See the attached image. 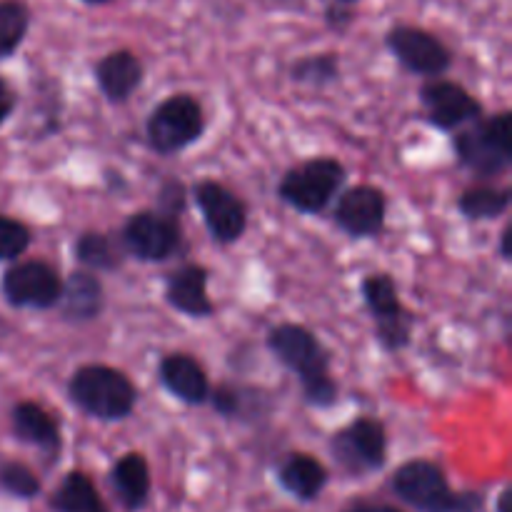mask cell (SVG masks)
<instances>
[{
	"mask_svg": "<svg viewBox=\"0 0 512 512\" xmlns=\"http://www.w3.org/2000/svg\"><path fill=\"white\" fill-rule=\"evenodd\" d=\"M208 400L225 418H240V415L250 413V410L255 413V405L268 403L265 393L250 388H238V385H218V388H210Z\"/></svg>",
	"mask_w": 512,
	"mask_h": 512,
	"instance_id": "obj_26",
	"label": "cell"
},
{
	"mask_svg": "<svg viewBox=\"0 0 512 512\" xmlns=\"http://www.w3.org/2000/svg\"><path fill=\"white\" fill-rule=\"evenodd\" d=\"M512 193L510 188H495V185H478L468 188L458 200L460 213L468 220H495L508 213Z\"/></svg>",
	"mask_w": 512,
	"mask_h": 512,
	"instance_id": "obj_23",
	"label": "cell"
},
{
	"mask_svg": "<svg viewBox=\"0 0 512 512\" xmlns=\"http://www.w3.org/2000/svg\"><path fill=\"white\" fill-rule=\"evenodd\" d=\"M50 508L55 512H108L93 480L78 470L65 475L60 488L50 498Z\"/></svg>",
	"mask_w": 512,
	"mask_h": 512,
	"instance_id": "obj_22",
	"label": "cell"
},
{
	"mask_svg": "<svg viewBox=\"0 0 512 512\" xmlns=\"http://www.w3.org/2000/svg\"><path fill=\"white\" fill-rule=\"evenodd\" d=\"M68 398L90 418L113 423L133 413L138 390L123 370L110 365H83L70 375Z\"/></svg>",
	"mask_w": 512,
	"mask_h": 512,
	"instance_id": "obj_2",
	"label": "cell"
},
{
	"mask_svg": "<svg viewBox=\"0 0 512 512\" xmlns=\"http://www.w3.org/2000/svg\"><path fill=\"white\" fill-rule=\"evenodd\" d=\"M385 45L405 70L438 78L453 65V53L438 35L415 25H395L385 35Z\"/></svg>",
	"mask_w": 512,
	"mask_h": 512,
	"instance_id": "obj_10",
	"label": "cell"
},
{
	"mask_svg": "<svg viewBox=\"0 0 512 512\" xmlns=\"http://www.w3.org/2000/svg\"><path fill=\"white\" fill-rule=\"evenodd\" d=\"M0 485L8 493H13L15 498H35L40 493L38 475L25 468L23 463H15V460L0 465Z\"/></svg>",
	"mask_w": 512,
	"mask_h": 512,
	"instance_id": "obj_28",
	"label": "cell"
},
{
	"mask_svg": "<svg viewBox=\"0 0 512 512\" xmlns=\"http://www.w3.org/2000/svg\"><path fill=\"white\" fill-rule=\"evenodd\" d=\"M15 108V93L13 88H10L8 83H5L3 78H0V125L5 123V120L10 118V113H13Z\"/></svg>",
	"mask_w": 512,
	"mask_h": 512,
	"instance_id": "obj_31",
	"label": "cell"
},
{
	"mask_svg": "<svg viewBox=\"0 0 512 512\" xmlns=\"http://www.w3.org/2000/svg\"><path fill=\"white\" fill-rule=\"evenodd\" d=\"M160 380L170 395L188 405L208 403L210 383L198 360L188 353H170L160 360Z\"/></svg>",
	"mask_w": 512,
	"mask_h": 512,
	"instance_id": "obj_16",
	"label": "cell"
},
{
	"mask_svg": "<svg viewBox=\"0 0 512 512\" xmlns=\"http://www.w3.org/2000/svg\"><path fill=\"white\" fill-rule=\"evenodd\" d=\"M205 130V115L190 93H175L153 108L145 123V135L155 153L175 155L200 140Z\"/></svg>",
	"mask_w": 512,
	"mask_h": 512,
	"instance_id": "obj_5",
	"label": "cell"
},
{
	"mask_svg": "<svg viewBox=\"0 0 512 512\" xmlns=\"http://www.w3.org/2000/svg\"><path fill=\"white\" fill-rule=\"evenodd\" d=\"M30 245V230L13 218L0 215V260H15Z\"/></svg>",
	"mask_w": 512,
	"mask_h": 512,
	"instance_id": "obj_29",
	"label": "cell"
},
{
	"mask_svg": "<svg viewBox=\"0 0 512 512\" xmlns=\"http://www.w3.org/2000/svg\"><path fill=\"white\" fill-rule=\"evenodd\" d=\"M268 348L285 368L298 375L305 403L313 408L338 403V383L330 375V353L313 330L298 323L275 325L268 333Z\"/></svg>",
	"mask_w": 512,
	"mask_h": 512,
	"instance_id": "obj_1",
	"label": "cell"
},
{
	"mask_svg": "<svg viewBox=\"0 0 512 512\" xmlns=\"http://www.w3.org/2000/svg\"><path fill=\"white\" fill-rule=\"evenodd\" d=\"M388 200L375 185H355L345 190L333 210L335 225L350 238H378L385 228Z\"/></svg>",
	"mask_w": 512,
	"mask_h": 512,
	"instance_id": "obj_13",
	"label": "cell"
},
{
	"mask_svg": "<svg viewBox=\"0 0 512 512\" xmlns=\"http://www.w3.org/2000/svg\"><path fill=\"white\" fill-rule=\"evenodd\" d=\"M88 5H105V3H113V0H83Z\"/></svg>",
	"mask_w": 512,
	"mask_h": 512,
	"instance_id": "obj_35",
	"label": "cell"
},
{
	"mask_svg": "<svg viewBox=\"0 0 512 512\" xmlns=\"http://www.w3.org/2000/svg\"><path fill=\"white\" fill-rule=\"evenodd\" d=\"M360 290H363V300L375 323V335H378L380 345L390 353L408 348L415 318L400 303L395 280L388 273H370L365 275Z\"/></svg>",
	"mask_w": 512,
	"mask_h": 512,
	"instance_id": "obj_7",
	"label": "cell"
},
{
	"mask_svg": "<svg viewBox=\"0 0 512 512\" xmlns=\"http://www.w3.org/2000/svg\"><path fill=\"white\" fill-rule=\"evenodd\" d=\"M195 203L203 213L205 228L218 243H235L248 228V210L245 203L215 180H200L193 188Z\"/></svg>",
	"mask_w": 512,
	"mask_h": 512,
	"instance_id": "obj_12",
	"label": "cell"
},
{
	"mask_svg": "<svg viewBox=\"0 0 512 512\" xmlns=\"http://www.w3.org/2000/svg\"><path fill=\"white\" fill-rule=\"evenodd\" d=\"M10 420H13V433L18 440L35 445V448L43 450L45 455H53V458L60 453L63 438H60L58 418L48 413L43 405L30 403V400L18 403L10 413Z\"/></svg>",
	"mask_w": 512,
	"mask_h": 512,
	"instance_id": "obj_18",
	"label": "cell"
},
{
	"mask_svg": "<svg viewBox=\"0 0 512 512\" xmlns=\"http://www.w3.org/2000/svg\"><path fill=\"white\" fill-rule=\"evenodd\" d=\"M330 453L343 465L348 473L363 475L370 470H380L388 455V435L380 420L358 418L333 435L330 440Z\"/></svg>",
	"mask_w": 512,
	"mask_h": 512,
	"instance_id": "obj_8",
	"label": "cell"
},
{
	"mask_svg": "<svg viewBox=\"0 0 512 512\" xmlns=\"http://www.w3.org/2000/svg\"><path fill=\"white\" fill-rule=\"evenodd\" d=\"M5 300L15 308L50 310L63 293V278L43 260H25L8 268L3 278Z\"/></svg>",
	"mask_w": 512,
	"mask_h": 512,
	"instance_id": "obj_11",
	"label": "cell"
},
{
	"mask_svg": "<svg viewBox=\"0 0 512 512\" xmlns=\"http://www.w3.org/2000/svg\"><path fill=\"white\" fill-rule=\"evenodd\" d=\"M340 3H355V0H340Z\"/></svg>",
	"mask_w": 512,
	"mask_h": 512,
	"instance_id": "obj_36",
	"label": "cell"
},
{
	"mask_svg": "<svg viewBox=\"0 0 512 512\" xmlns=\"http://www.w3.org/2000/svg\"><path fill=\"white\" fill-rule=\"evenodd\" d=\"M110 483L115 485V493L123 500L128 510H138L148 503L150 495V470L140 453H128L113 465Z\"/></svg>",
	"mask_w": 512,
	"mask_h": 512,
	"instance_id": "obj_21",
	"label": "cell"
},
{
	"mask_svg": "<svg viewBox=\"0 0 512 512\" xmlns=\"http://www.w3.org/2000/svg\"><path fill=\"white\" fill-rule=\"evenodd\" d=\"M30 28V10L20 0H0V60L13 55Z\"/></svg>",
	"mask_w": 512,
	"mask_h": 512,
	"instance_id": "obj_25",
	"label": "cell"
},
{
	"mask_svg": "<svg viewBox=\"0 0 512 512\" xmlns=\"http://www.w3.org/2000/svg\"><path fill=\"white\" fill-rule=\"evenodd\" d=\"M510 113L483 118L480 115L473 123L463 125L455 135V153L460 165L475 175V178H498L508 173L512 165V138H510Z\"/></svg>",
	"mask_w": 512,
	"mask_h": 512,
	"instance_id": "obj_3",
	"label": "cell"
},
{
	"mask_svg": "<svg viewBox=\"0 0 512 512\" xmlns=\"http://www.w3.org/2000/svg\"><path fill=\"white\" fill-rule=\"evenodd\" d=\"M393 490L400 500L420 512H480L483 498L478 493L450 490L443 470L430 460H410L393 475Z\"/></svg>",
	"mask_w": 512,
	"mask_h": 512,
	"instance_id": "obj_4",
	"label": "cell"
},
{
	"mask_svg": "<svg viewBox=\"0 0 512 512\" xmlns=\"http://www.w3.org/2000/svg\"><path fill=\"white\" fill-rule=\"evenodd\" d=\"M183 243L178 218L160 213V210H143L130 215L123 228V245L133 258L143 263H163L173 258Z\"/></svg>",
	"mask_w": 512,
	"mask_h": 512,
	"instance_id": "obj_9",
	"label": "cell"
},
{
	"mask_svg": "<svg viewBox=\"0 0 512 512\" xmlns=\"http://www.w3.org/2000/svg\"><path fill=\"white\" fill-rule=\"evenodd\" d=\"M420 103L425 108V118L440 130H460L483 115V105L468 90L453 80H430L420 90Z\"/></svg>",
	"mask_w": 512,
	"mask_h": 512,
	"instance_id": "obj_14",
	"label": "cell"
},
{
	"mask_svg": "<svg viewBox=\"0 0 512 512\" xmlns=\"http://www.w3.org/2000/svg\"><path fill=\"white\" fill-rule=\"evenodd\" d=\"M103 300V283L98 275L93 270H75L63 283L58 305L68 323H88L100 315Z\"/></svg>",
	"mask_w": 512,
	"mask_h": 512,
	"instance_id": "obj_19",
	"label": "cell"
},
{
	"mask_svg": "<svg viewBox=\"0 0 512 512\" xmlns=\"http://www.w3.org/2000/svg\"><path fill=\"white\" fill-rule=\"evenodd\" d=\"M290 78L295 83L310 85V88H325L333 85L340 78V60L335 53H318L305 55V58L295 60L290 68Z\"/></svg>",
	"mask_w": 512,
	"mask_h": 512,
	"instance_id": "obj_24",
	"label": "cell"
},
{
	"mask_svg": "<svg viewBox=\"0 0 512 512\" xmlns=\"http://www.w3.org/2000/svg\"><path fill=\"white\" fill-rule=\"evenodd\" d=\"M348 512H400L395 508H388V505H355Z\"/></svg>",
	"mask_w": 512,
	"mask_h": 512,
	"instance_id": "obj_33",
	"label": "cell"
},
{
	"mask_svg": "<svg viewBox=\"0 0 512 512\" xmlns=\"http://www.w3.org/2000/svg\"><path fill=\"white\" fill-rule=\"evenodd\" d=\"M345 168L335 158H313L295 165L280 180V200L298 213H323L338 195Z\"/></svg>",
	"mask_w": 512,
	"mask_h": 512,
	"instance_id": "obj_6",
	"label": "cell"
},
{
	"mask_svg": "<svg viewBox=\"0 0 512 512\" xmlns=\"http://www.w3.org/2000/svg\"><path fill=\"white\" fill-rule=\"evenodd\" d=\"M278 480L290 495L300 500H315L328 483V470L313 455L293 453L283 460L278 470Z\"/></svg>",
	"mask_w": 512,
	"mask_h": 512,
	"instance_id": "obj_20",
	"label": "cell"
},
{
	"mask_svg": "<svg viewBox=\"0 0 512 512\" xmlns=\"http://www.w3.org/2000/svg\"><path fill=\"white\" fill-rule=\"evenodd\" d=\"M208 270L203 265H183L165 283V300L170 308L188 318H208L215 313L213 300L208 298Z\"/></svg>",
	"mask_w": 512,
	"mask_h": 512,
	"instance_id": "obj_15",
	"label": "cell"
},
{
	"mask_svg": "<svg viewBox=\"0 0 512 512\" xmlns=\"http://www.w3.org/2000/svg\"><path fill=\"white\" fill-rule=\"evenodd\" d=\"M158 210L170 218H180L185 210V188L180 180H165L158 190Z\"/></svg>",
	"mask_w": 512,
	"mask_h": 512,
	"instance_id": "obj_30",
	"label": "cell"
},
{
	"mask_svg": "<svg viewBox=\"0 0 512 512\" xmlns=\"http://www.w3.org/2000/svg\"><path fill=\"white\" fill-rule=\"evenodd\" d=\"M143 63L130 50H113L95 63V80L110 103H125L143 83Z\"/></svg>",
	"mask_w": 512,
	"mask_h": 512,
	"instance_id": "obj_17",
	"label": "cell"
},
{
	"mask_svg": "<svg viewBox=\"0 0 512 512\" xmlns=\"http://www.w3.org/2000/svg\"><path fill=\"white\" fill-rule=\"evenodd\" d=\"M498 512H510V488H505L498 498Z\"/></svg>",
	"mask_w": 512,
	"mask_h": 512,
	"instance_id": "obj_34",
	"label": "cell"
},
{
	"mask_svg": "<svg viewBox=\"0 0 512 512\" xmlns=\"http://www.w3.org/2000/svg\"><path fill=\"white\" fill-rule=\"evenodd\" d=\"M75 258L88 270H113L120 265L115 245L103 233H83L75 240Z\"/></svg>",
	"mask_w": 512,
	"mask_h": 512,
	"instance_id": "obj_27",
	"label": "cell"
},
{
	"mask_svg": "<svg viewBox=\"0 0 512 512\" xmlns=\"http://www.w3.org/2000/svg\"><path fill=\"white\" fill-rule=\"evenodd\" d=\"M510 238H512V230L505 228L503 235H500V253H503L505 260L512 258V250H510Z\"/></svg>",
	"mask_w": 512,
	"mask_h": 512,
	"instance_id": "obj_32",
	"label": "cell"
}]
</instances>
